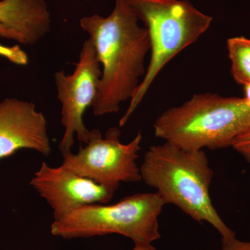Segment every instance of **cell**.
Returning <instances> with one entry per match:
<instances>
[{"label": "cell", "mask_w": 250, "mask_h": 250, "mask_svg": "<svg viewBox=\"0 0 250 250\" xmlns=\"http://www.w3.org/2000/svg\"><path fill=\"white\" fill-rule=\"evenodd\" d=\"M146 24L151 59L129 107L119 122L125 126L139 106L161 70L181 51L191 45L209 28L213 18L187 0H125Z\"/></svg>", "instance_id": "277c9868"}, {"label": "cell", "mask_w": 250, "mask_h": 250, "mask_svg": "<svg viewBox=\"0 0 250 250\" xmlns=\"http://www.w3.org/2000/svg\"><path fill=\"white\" fill-rule=\"evenodd\" d=\"M80 55L72 75H66L63 70L54 74L57 98L62 104V125L65 129L59 145L62 154L72 151L75 134L81 143L86 144L89 141L92 131L85 126L83 115L96 98L103 75L101 63L90 39L83 42Z\"/></svg>", "instance_id": "52a82bcc"}, {"label": "cell", "mask_w": 250, "mask_h": 250, "mask_svg": "<svg viewBox=\"0 0 250 250\" xmlns=\"http://www.w3.org/2000/svg\"><path fill=\"white\" fill-rule=\"evenodd\" d=\"M30 185L52 207L54 220L82 206L108 204L116 192L62 165L52 167L45 162L34 173Z\"/></svg>", "instance_id": "ba28073f"}, {"label": "cell", "mask_w": 250, "mask_h": 250, "mask_svg": "<svg viewBox=\"0 0 250 250\" xmlns=\"http://www.w3.org/2000/svg\"><path fill=\"white\" fill-rule=\"evenodd\" d=\"M229 57L231 62V73L237 83H250V40L243 37L228 39Z\"/></svg>", "instance_id": "8fae6325"}, {"label": "cell", "mask_w": 250, "mask_h": 250, "mask_svg": "<svg viewBox=\"0 0 250 250\" xmlns=\"http://www.w3.org/2000/svg\"><path fill=\"white\" fill-rule=\"evenodd\" d=\"M145 183L156 189L166 204H173L190 218L206 221L222 238L236 237L215 210L209 195L213 171L205 152L184 150L166 142L149 147L140 167Z\"/></svg>", "instance_id": "7a4b0ae2"}, {"label": "cell", "mask_w": 250, "mask_h": 250, "mask_svg": "<svg viewBox=\"0 0 250 250\" xmlns=\"http://www.w3.org/2000/svg\"><path fill=\"white\" fill-rule=\"evenodd\" d=\"M50 24L44 0H0V38L35 45L49 32Z\"/></svg>", "instance_id": "30bf717a"}, {"label": "cell", "mask_w": 250, "mask_h": 250, "mask_svg": "<svg viewBox=\"0 0 250 250\" xmlns=\"http://www.w3.org/2000/svg\"><path fill=\"white\" fill-rule=\"evenodd\" d=\"M154 129L156 137L184 150L223 149L250 131V107L245 98L194 95L187 103L162 113Z\"/></svg>", "instance_id": "3957f363"}, {"label": "cell", "mask_w": 250, "mask_h": 250, "mask_svg": "<svg viewBox=\"0 0 250 250\" xmlns=\"http://www.w3.org/2000/svg\"><path fill=\"white\" fill-rule=\"evenodd\" d=\"M89 141L77 154L62 153V165L82 177L116 191L121 182H137L142 179L136 164L141 149V131L128 144L120 141L121 130L111 127L103 137L98 129L91 130Z\"/></svg>", "instance_id": "8992f818"}, {"label": "cell", "mask_w": 250, "mask_h": 250, "mask_svg": "<svg viewBox=\"0 0 250 250\" xmlns=\"http://www.w3.org/2000/svg\"><path fill=\"white\" fill-rule=\"evenodd\" d=\"M135 246L132 250H156L151 244L146 243H134Z\"/></svg>", "instance_id": "9a60e30c"}, {"label": "cell", "mask_w": 250, "mask_h": 250, "mask_svg": "<svg viewBox=\"0 0 250 250\" xmlns=\"http://www.w3.org/2000/svg\"><path fill=\"white\" fill-rule=\"evenodd\" d=\"M235 149L244 156L250 163V131L237 137L233 141L232 146Z\"/></svg>", "instance_id": "4fadbf2b"}, {"label": "cell", "mask_w": 250, "mask_h": 250, "mask_svg": "<svg viewBox=\"0 0 250 250\" xmlns=\"http://www.w3.org/2000/svg\"><path fill=\"white\" fill-rule=\"evenodd\" d=\"M106 205H87L72 210L54 220L51 233L64 239L117 233L146 244L161 238L158 218L166 204L157 192L134 194Z\"/></svg>", "instance_id": "5b68a950"}, {"label": "cell", "mask_w": 250, "mask_h": 250, "mask_svg": "<svg viewBox=\"0 0 250 250\" xmlns=\"http://www.w3.org/2000/svg\"><path fill=\"white\" fill-rule=\"evenodd\" d=\"M243 86H244L245 95H246L244 98L250 107V83H247Z\"/></svg>", "instance_id": "2e32d148"}, {"label": "cell", "mask_w": 250, "mask_h": 250, "mask_svg": "<svg viewBox=\"0 0 250 250\" xmlns=\"http://www.w3.org/2000/svg\"><path fill=\"white\" fill-rule=\"evenodd\" d=\"M125 0H116L108 17L85 16L81 27L89 34L103 66V75L92 108L94 115L118 113L121 103L131 100L144 77L145 59L151 45L147 28Z\"/></svg>", "instance_id": "6da1fadb"}, {"label": "cell", "mask_w": 250, "mask_h": 250, "mask_svg": "<svg viewBox=\"0 0 250 250\" xmlns=\"http://www.w3.org/2000/svg\"><path fill=\"white\" fill-rule=\"evenodd\" d=\"M220 250H250V242L239 241L236 239V237L222 238Z\"/></svg>", "instance_id": "5bb4252c"}, {"label": "cell", "mask_w": 250, "mask_h": 250, "mask_svg": "<svg viewBox=\"0 0 250 250\" xmlns=\"http://www.w3.org/2000/svg\"><path fill=\"white\" fill-rule=\"evenodd\" d=\"M0 56L16 65H27L29 63L27 54L18 45L12 47L0 45Z\"/></svg>", "instance_id": "7c38bea8"}, {"label": "cell", "mask_w": 250, "mask_h": 250, "mask_svg": "<svg viewBox=\"0 0 250 250\" xmlns=\"http://www.w3.org/2000/svg\"><path fill=\"white\" fill-rule=\"evenodd\" d=\"M22 149L49 155L47 121L34 103L6 98L0 102V161Z\"/></svg>", "instance_id": "9c48e42d"}]
</instances>
